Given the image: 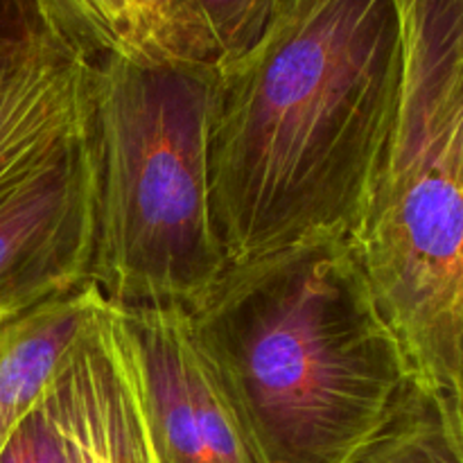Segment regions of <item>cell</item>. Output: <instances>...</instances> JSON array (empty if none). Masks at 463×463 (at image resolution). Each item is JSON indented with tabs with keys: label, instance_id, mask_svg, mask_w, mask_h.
I'll return each instance as SVG.
<instances>
[{
	"label": "cell",
	"instance_id": "1",
	"mask_svg": "<svg viewBox=\"0 0 463 463\" xmlns=\"http://www.w3.org/2000/svg\"><path fill=\"white\" fill-rule=\"evenodd\" d=\"M401 84L396 0H279L258 43L217 66L211 188L229 265L355 233Z\"/></svg>",
	"mask_w": 463,
	"mask_h": 463
},
{
	"label": "cell",
	"instance_id": "3",
	"mask_svg": "<svg viewBox=\"0 0 463 463\" xmlns=\"http://www.w3.org/2000/svg\"><path fill=\"white\" fill-rule=\"evenodd\" d=\"M396 120L351 242L411 383L463 401V0H396Z\"/></svg>",
	"mask_w": 463,
	"mask_h": 463
},
{
	"label": "cell",
	"instance_id": "10",
	"mask_svg": "<svg viewBox=\"0 0 463 463\" xmlns=\"http://www.w3.org/2000/svg\"><path fill=\"white\" fill-rule=\"evenodd\" d=\"M351 463H463V401L410 383Z\"/></svg>",
	"mask_w": 463,
	"mask_h": 463
},
{
	"label": "cell",
	"instance_id": "6",
	"mask_svg": "<svg viewBox=\"0 0 463 463\" xmlns=\"http://www.w3.org/2000/svg\"><path fill=\"white\" fill-rule=\"evenodd\" d=\"M93 247L95 163L86 131L0 184V324L89 285Z\"/></svg>",
	"mask_w": 463,
	"mask_h": 463
},
{
	"label": "cell",
	"instance_id": "11",
	"mask_svg": "<svg viewBox=\"0 0 463 463\" xmlns=\"http://www.w3.org/2000/svg\"><path fill=\"white\" fill-rule=\"evenodd\" d=\"M172 7L190 57L222 66L258 43L279 0H172Z\"/></svg>",
	"mask_w": 463,
	"mask_h": 463
},
{
	"label": "cell",
	"instance_id": "4",
	"mask_svg": "<svg viewBox=\"0 0 463 463\" xmlns=\"http://www.w3.org/2000/svg\"><path fill=\"white\" fill-rule=\"evenodd\" d=\"M217 63L93 61L90 283L118 310H193L229 269L213 213Z\"/></svg>",
	"mask_w": 463,
	"mask_h": 463
},
{
	"label": "cell",
	"instance_id": "9",
	"mask_svg": "<svg viewBox=\"0 0 463 463\" xmlns=\"http://www.w3.org/2000/svg\"><path fill=\"white\" fill-rule=\"evenodd\" d=\"M99 301L102 294L89 283L0 324V450Z\"/></svg>",
	"mask_w": 463,
	"mask_h": 463
},
{
	"label": "cell",
	"instance_id": "14",
	"mask_svg": "<svg viewBox=\"0 0 463 463\" xmlns=\"http://www.w3.org/2000/svg\"><path fill=\"white\" fill-rule=\"evenodd\" d=\"M0 463H68L43 393L7 437Z\"/></svg>",
	"mask_w": 463,
	"mask_h": 463
},
{
	"label": "cell",
	"instance_id": "7",
	"mask_svg": "<svg viewBox=\"0 0 463 463\" xmlns=\"http://www.w3.org/2000/svg\"><path fill=\"white\" fill-rule=\"evenodd\" d=\"M68 463H156L113 306L99 301L43 389Z\"/></svg>",
	"mask_w": 463,
	"mask_h": 463
},
{
	"label": "cell",
	"instance_id": "15",
	"mask_svg": "<svg viewBox=\"0 0 463 463\" xmlns=\"http://www.w3.org/2000/svg\"><path fill=\"white\" fill-rule=\"evenodd\" d=\"M156 63H202L190 57L179 34L172 0H131Z\"/></svg>",
	"mask_w": 463,
	"mask_h": 463
},
{
	"label": "cell",
	"instance_id": "5",
	"mask_svg": "<svg viewBox=\"0 0 463 463\" xmlns=\"http://www.w3.org/2000/svg\"><path fill=\"white\" fill-rule=\"evenodd\" d=\"M118 317L156 463H267L188 310L138 307Z\"/></svg>",
	"mask_w": 463,
	"mask_h": 463
},
{
	"label": "cell",
	"instance_id": "12",
	"mask_svg": "<svg viewBox=\"0 0 463 463\" xmlns=\"http://www.w3.org/2000/svg\"><path fill=\"white\" fill-rule=\"evenodd\" d=\"M41 7L57 34L89 61L156 63L131 0H41Z\"/></svg>",
	"mask_w": 463,
	"mask_h": 463
},
{
	"label": "cell",
	"instance_id": "13",
	"mask_svg": "<svg viewBox=\"0 0 463 463\" xmlns=\"http://www.w3.org/2000/svg\"><path fill=\"white\" fill-rule=\"evenodd\" d=\"M63 52L75 50L57 34L41 0H0V81Z\"/></svg>",
	"mask_w": 463,
	"mask_h": 463
},
{
	"label": "cell",
	"instance_id": "8",
	"mask_svg": "<svg viewBox=\"0 0 463 463\" xmlns=\"http://www.w3.org/2000/svg\"><path fill=\"white\" fill-rule=\"evenodd\" d=\"M93 61L63 52L0 81V184L89 131Z\"/></svg>",
	"mask_w": 463,
	"mask_h": 463
},
{
	"label": "cell",
	"instance_id": "2",
	"mask_svg": "<svg viewBox=\"0 0 463 463\" xmlns=\"http://www.w3.org/2000/svg\"><path fill=\"white\" fill-rule=\"evenodd\" d=\"M190 317L267 463H351L411 383L351 238L229 265Z\"/></svg>",
	"mask_w": 463,
	"mask_h": 463
}]
</instances>
